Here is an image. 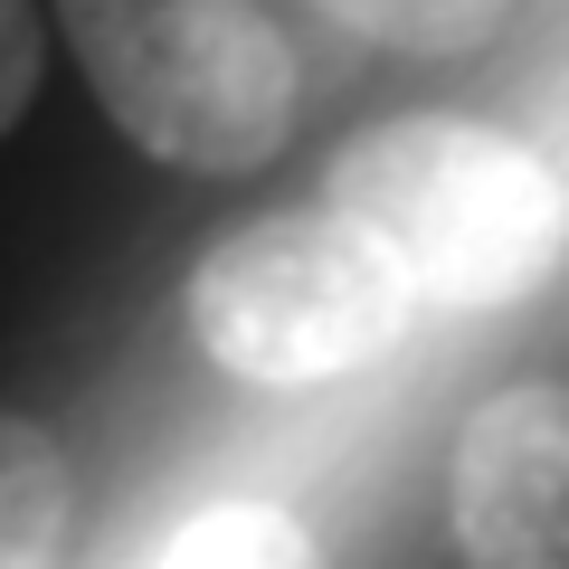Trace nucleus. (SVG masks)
<instances>
[{
  "instance_id": "nucleus-1",
  "label": "nucleus",
  "mask_w": 569,
  "mask_h": 569,
  "mask_svg": "<svg viewBox=\"0 0 569 569\" xmlns=\"http://www.w3.org/2000/svg\"><path fill=\"white\" fill-rule=\"evenodd\" d=\"M323 209H342L408 284L418 305L503 313L560 266L569 190L541 152L466 114H399L370 123L332 162Z\"/></svg>"
},
{
  "instance_id": "nucleus-2",
  "label": "nucleus",
  "mask_w": 569,
  "mask_h": 569,
  "mask_svg": "<svg viewBox=\"0 0 569 569\" xmlns=\"http://www.w3.org/2000/svg\"><path fill=\"white\" fill-rule=\"evenodd\" d=\"M104 114L171 171H257L295 123V48L257 0H58Z\"/></svg>"
},
{
  "instance_id": "nucleus-3",
  "label": "nucleus",
  "mask_w": 569,
  "mask_h": 569,
  "mask_svg": "<svg viewBox=\"0 0 569 569\" xmlns=\"http://www.w3.org/2000/svg\"><path fill=\"white\" fill-rule=\"evenodd\" d=\"M418 284L342 219V209H276L200 257L190 332L228 380L323 389L408 342Z\"/></svg>"
},
{
  "instance_id": "nucleus-4",
  "label": "nucleus",
  "mask_w": 569,
  "mask_h": 569,
  "mask_svg": "<svg viewBox=\"0 0 569 569\" xmlns=\"http://www.w3.org/2000/svg\"><path fill=\"white\" fill-rule=\"evenodd\" d=\"M466 569H569V380H512L456 437Z\"/></svg>"
},
{
  "instance_id": "nucleus-5",
  "label": "nucleus",
  "mask_w": 569,
  "mask_h": 569,
  "mask_svg": "<svg viewBox=\"0 0 569 569\" xmlns=\"http://www.w3.org/2000/svg\"><path fill=\"white\" fill-rule=\"evenodd\" d=\"M67 512H77V475H67L58 437L0 408V569H58Z\"/></svg>"
},
{
  "instance_id": "nucleus-6",
  "label": "nucleus",
  "mask_w": 569,
  "mask_h": 569,
  "mask_svg": "<svg viewBox=\"0 0 569 569\" xmlns=\"http://www.w3.org/2000/svg\"><path fill=\"white\" fill-rule=\"evenodd\" d=\"M152 569H323V550L276 503H209L162 541Z\"/></svg>"
},
{
  "instance_id": "nucleus-7",
  "label": "nucleus",
  "mask_w": 569,
  "mask_h": 569,
  "mask_svg": "<svg viewBox=\"0 0 569 569\" xmlns=\"http://www.w3.org/2000/svg\"><path fill=\"white\" fill-rule=\"evenodd\" d=\"M305 10L370 48H399V58H466L503 29L512 0H305Z\"/></svg>"
},
{
  "instance_id": "nucleus-8",
  "label": "nucleus",
  "mask_w": 569,
  "mask_h": 569,
  "mask_svg": "<svg viewBox=\"0 0 569 569\" xmlns=\"http://www.w3.org/2000/svg\"><path fill=\"white\" fill-rule=\"evenodd\" d=\"M29 96H39V10L0 0V133L29 114Z\"/></svg>"
}]
</instances>
